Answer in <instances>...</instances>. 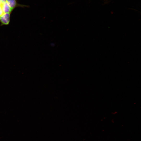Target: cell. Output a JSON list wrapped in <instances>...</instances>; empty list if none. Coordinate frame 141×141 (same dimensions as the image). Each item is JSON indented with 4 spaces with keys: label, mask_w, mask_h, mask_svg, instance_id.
Masks as SVG:
<instances>
[{
    "label": "cell",
    "mask_w": 141,
    "mask_h": 141,
    "mask_svg": "<svg viewBox=\"0 0 141 141\" xmlns=\"http://www.w3.org/2000/svg\"><path fill=\"white\" fill-rule=\"evenodd\" d=\"M27 6L19 4L17 0H0V17L7 14H11L16 7Z\"/></svg>",
    "instance_id": "cell-1"
},
{
    "label": "cell",
    "mask_w": 141,
    "mask_h": 141,
    "mask_svg": "<svg viewBox=\"0 0 141 141\" xmlns=\"http://www.w3.org/2000/svg\"><path fill=\"white\" fill-rule=\"evenodd\" d=\"M11 14H7L0 17V23L1 25H7L9 24Z\"/></svg>",
    "instance_id": "cell-2"
}]
</instances>
